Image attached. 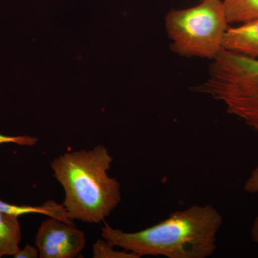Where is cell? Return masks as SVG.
Instances as JSON below:
<instances>
[{"instance_id":"ba28073f","label":"cell","mask_w":258,"mask_h":258,"mask_svg":"<svg viewBox=\"0 0 258 258\" xmlns=\"http://www.w3.org/2000/svg\"><path fill=\"white\" fill-rule=\"evenodd\" d=\"M230 24H242L258 19V0H222Z\"/></svg>"},{"instance_id":"8992f818","label":"cell","mask_w":258,"mask_h":258,"mask_svg":"<svg viewBox=\"0 0 258 258\" xmlns=\"http://www.w3.org/2000/svg\"><path fill=\"white\" fill-rule=\"evenodd\" d=\"M222 50L258 59V19L229 27L222 41Z\"/></svg>"},{"instance_id":"5b68a950","label":"cell","mask_w":258,"mask_h":258,"mask_svg":"<svg viewBox=\"0 0 258 258\" xmlns=\"http://www.w3.org/2000/svg\"><path fill=\"white\" fill-rule=\"evenodd\" d=\"M35 243L40 258H74L84 249L86 237L76 225L50 217L39 227Z\"/></svg>"},{"instance_id":"6da1fadb","label":"cell","mask_w":258,"mask_h":258,"mask_svg":"<svg viewBox=\"0 0 258 258\" xmlns=\"http://www.w3.org/2000/svg\"><path fill=\"white\" fill-rule=\"evenodd\" d=\"M223 217L210 205H191L138 232L113 228L106 222L102 238L113 247L142 256L208 258L215 253Z\"/></svg>"},{"instance_id":"30bf717a","label":"cell","mask_w":258,"mask_h":258,"mask_svg":"<svg viewBox=\"0 0 258 258\" xmlns=\"http://www.w3.org/2000/svg\"><path fill=\"white\" fill-rule=\"evenodd\" d=\"M48 207L45 204H42L40 206H29V205H13L5 203L0 200V211L5 213L11 214L15 216L27 215V214H41L47 215L48 213Z\"/></svg>"},{"instance_id":"52a82bcc","label":"cell","mask_w":258,"mask_h":258,"mask_svg":"<svg viewBox=\"0 0 258 258\" xmlns=\"http://www.w3.org/2000/svg\"><path fill=\"white\" fill-rule=\"evenodd\" d=\"M21 239L18 217L0 211V258L13 257L20 250Z\"/></svg>"},{"instance_id":"9c48e42d","label":"cell","mask_w":258,"mask_h":258,"mask_svg":"<svg viewBox=\"0 0 258 258\" xmlns=\"http://www.w3.org/2000/svg\"><path fill=\"white\" fill-rule=\"evenodd\" d=\"M93 257L94 258H139L137 254L128 251L116 250L104 239H99L93 244Z\"/></svg>"},{"instance_id":"3957f363","label":"cell","mask_w":258,"mask_h":258,"mask_svg":"<svg viewBox=\"0 0 258 258\" xmlns=\"http://www.w3.org/2000/svg\"><path fill=\"white\" fill-rule=\"evenodd\" d=\"M212 60L208 79L193 91L220 102L258 132V59L222 50Z\"/></svg>"},{"instance_id":"7c38bea8","label":"cell","mask_w":258,"mask_h":258,"mask_svg":"<svg viewBox=\"0 0 258 258\" xmlns=\"http://www.w3.org/2000/svg\"><path fill=\"white\" fill-rule=\"evenodd\" d=\"M243 189L248 194H258V165L252 171L244 181Z\"/></svg>"},{"instance_id":"9a60e30c","label":"cell","mask_w":258,"mask_h":258,"mask_svg":"<svg viewBox=\"0 0 258 258\" xmlns=\"http://www.w3.org/2000/svg\"><path fill=\"white\" fill-rule=\"evenodd\" d=\"M199 1H201V0H199Z\"/></svg>"},{"instance_id":"5bb4252c","label":"cell","mask_w":258,"mask_h":258,"mask_svg":"<svg viewBox=\"0 0 258 258\" xmlns=\"http://www.w3.org/2000/svg\"><path fill=\"white\" fill-rule=\"evenodd\" d=\"M250 237L254 243L258 244V216L255 217L251 227Z\"/></svg>"},{"instance_id":"7a4b0ae2","label":"cell","mask_w":258,"mask_h":258,"mask_svg":"<svg viewBox=\"0 0 258 258\" xmlns=\"http://www.w3.org/2000/svg\"><path fill=\"white\" fill-rule=\"evenodd\" d=\"M113 159L106 147L64 153L50 166L62 186V205L73 220L97 224L121 202L120 183L108 175Z\"/></svg>"},{"instance_id":"4fadbf2b","label":"cell","mask_w":258,"mask_h":258,"mask_svg":"<svg viewBox=\"0 0 258 258\" xmlns=\"http://www.w3.org/2000/svg\"><path fill=\"white\" fill-rule=\"evenodd\" d=\"M39 256V250L37 247H35L31 244H27L23 249L20 250L15 254V258H37Z\"/></svg>"},{"instance_id":"8fae6325","label":"cell","mask_w":258,"mask_h":258,"mask_svg":"<svg viewBox=\"0 0 258 258\" xmlns=\"http://www.w3.org/2000/svg\"><path fill=\"white\" fill-rule=\"evenodd\" d=\"M38 142V139L30 136H5L0 134V144H15L23 147H34Z\"/></svg>"},{"instance_id":"277c9868","label":"cell","mask_w":258,"mask_h":258,"mask_svg":"<svg viewBox=\"0 0 258 258\" xmlns=\"http://www.w3.org/2000/svg\"><path fill=\"white\" fill-rule=\"evenodd\" d=\"M200 2L192 8L170 10L164 25L174 53L212 60L222 50L230 23L222 0Z\"/></svg>"}]
</instances>
